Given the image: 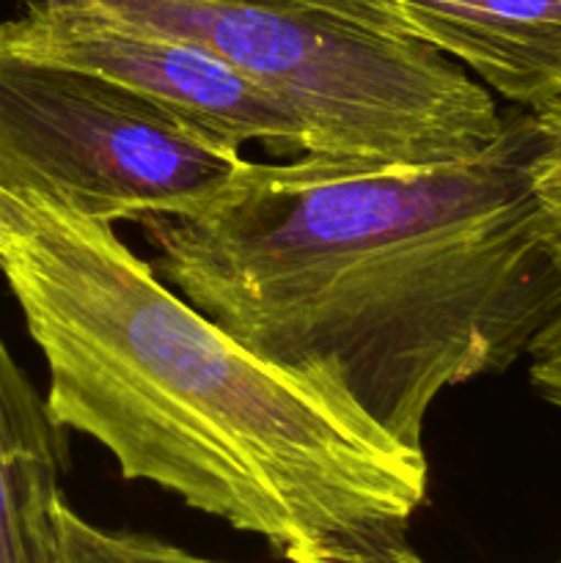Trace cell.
I'll return each mask as SVG.
<instances>
[{
	"label": "cell",
	"mask_w": 561,
	"mask_h": 563,
	"mask_svg": "<svg viewBox=\"0 0 561 563\" xmlns=\"http://www.w3.org/2000/svg\"><path fill=\"white\" fill-rule=\"evenodd\" d=\"M154 273L258 357L339 388L424 454L443 390L506 372L561 311L528 181V110L438 165L253 163L187 218L138 223Z\"/></svg>",
	"instance_id": "1"
},
{
	"label": "cell",
	"mask_w": 561,
	"mask_h": 563,
	"mask_svg": "<svg viewBox=\"0 0 561 563\" xmlns=\"http://www.w3.org/2000/svg\"><path fill=\"white\" fill-rule=\"evenodd\" d=\"M0 273L64 432L289 563H427L413 542L427 456L330 383L240 344L108 220L0 190Z\"/></svg>",
	"instance_id": "2"
},
{
	"label": "cell",
	"mask_w": 561,
	"mask_h": 563,
	"mask_svg": "<svg viewBox=\"0 0 561 563\" xmlns=\"http://www.w3.org/2000/svg\"><path fill=\"white\" fill-rule=\"evenodd\" d=\"M212 49L302 121L306 154L369 163L471 159L506 126L465 66L410 36L319 11L226 0H80Z\"/></svg>",
	"instance_id": "3"
},
{
	"label": "cell",
	"mask_w": 561,
	"mask_h": 563,
	"mask_svg": "<svg viewBox=\"0 0 561 563\" xmlns=\"http://www.w3.org/2000/svg\"><path fill=\"white\" fill-rule=\"evenodd\" d=\"M240 146L88 71L0 47V190L97 220L187 218L218 201Z\"/></svg>",
	"instance_id": "4"
},
{
	"label": "cell",
	"mask_w": 561,
	"mask_h": 563,
	"mask_svg": "<svg viewBox=\"0 0 561 563\" xmlns=\"http://www.w3.org/2000/svg\"><path fill=\"white\" fill-rule=\"evenodd\" d=\"M0 47L116 82L234 143L302 157V121L264 86L196 42L121 20L80 0H38L0 22Z\"/></svg>",
	"instance_id": "5"
},
{
	"label": "cell",
	"mask_w": 561,
	"mask_h": 563,
	"mask_svg": "<svg viewBox=\"0 0 561 563\" xmlns=\"http://www.w3.org/2000/svg\"><path fill=\"white\" fill-rule=\"evenodd\" d=\"M407 36L522 110L561 99V0H394Z\"/></svg>",
	"instance_id": "6"
},
{
	"label": "cell",
	"mask_w": 561,
	"mask_h": 563,
	"mask_svg": "<svg viewBox=\"0 0 561 563\" xmlns=\"http://www.w3.org/2000/svg\"><path fill=\"white\" fill-rule=\"evenodd\" d=\"M64 429L0 335V563H53Z\"/></svg>",
	"instance_id": "7"
},
{
	"label": "cell",
	"mask_w": 561,
	"mask_h": 563,
	"mask_svg": "<svg viewBox=\"0 0 561 563\" xmlns=\"http://www.w3.org/2000/svg\"><path fill=\"white\" fill-rule=\"evenodd\" d=\"M55 559L53 563H223L201 559L146 533L105 531L82 520L64 498L53 509Z\"/></svg>",
	"instance_id": "8"
},
{
	"label": "cell",
	"mask_w": 561,
	"mask_h": 563,
	"mask_svg": "<svg viewBox=\"0 0 561 563\" xmlns=\"http://www.w3.org/2000/svg\"><path fill=\"white\" fill-rule=\"evenodd\" d=\"M528 181L539 234L561 273V99L528 110Z\"/></svg>",
	"instance_id": "9"
},
{
	"label": "cell",
	"mask_w": 561,
	"mask_h": 563,
	"mask_svg": "<svg viewBox=\"0 0 561 563\" xmlns=\"http://www.w3.org/2000/svg\"><path fill=\"white\" fill-rule=\"evenodd\" d=\"M226 3L264 5V9H292V11H319V14L341 16V20L358 22L372 31L391 33V36H407L399 9L394 0H226Z\"/></svg>",
	"instance_id": "10"
},
{
	"label": "cell",
	"mask_w": 561,
	"mask_h": 563,
	"mask_svg": "<svg viewBox=\"0 0 561 563\" xmlns=\"http://www.w3.org/2000/svg\"><path fill=\"white\" fill-rule=\"evenodd\" d=\"M528 379L548 405L561 410V311L528 346Z\"/></svg>",
	"instance_id": "11"
},
{
	"label": "cell",
	"mask_w": 561,
	"mask_h": 563,
	"mask_svg": "<svg viewBox=\"0 0 561 563\" xmlns=\"http://www.w3.org/2000/svg\"><path fill=\"white\" fill-rule=\"evenodd\" d=\"M0 240H3V225H0Z\"/></svg>",
	"instance_id": "12"
},
{
	"label": "cell",
	"mask_w": 561,
	"mask_h": 563,
	"mask_svg": "<svg viewBox=\"0 0 561 563\" xmlns=\"http://www.w3.org/2000/svg\"><path fill=\"white\" fill-rule=\"evenodd\" d=\"M556 563H561V559H559V561H556Z\"/></svg>",
	"instance_id": "13"
}]
</instances>
